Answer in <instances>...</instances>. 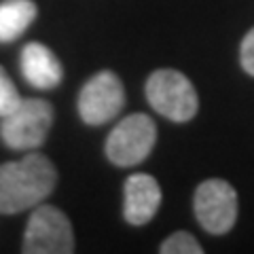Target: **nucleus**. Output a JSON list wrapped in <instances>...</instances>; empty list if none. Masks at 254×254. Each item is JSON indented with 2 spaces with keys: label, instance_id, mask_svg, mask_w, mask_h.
I'll use <instances>...</instances> for the list:
<instances>
[{
  "label": "nucleus",
  "instance_id": "8",
  "mask_svg": "<svg viewBox=\"0 0 254 254\" xmlns=\"http://www.w3.org/2000/svg\"><path fill=\"white\" fill-rule=\"evenodd\" d=\"M161 205V187L148 174H133L123 189V216L133 227H142L155 218Z\"/></svg>",
  "mask_w": 254,
  "mask_h": 254
},
{
  "label": "nucleus",
  "instance_id": "13",
  "mask_svg": "<svg viewBox=\"0 0 254 254\" xmlns=\"http://www.w3.org/2000/svg\"><path fill=\"white\" fill-rule=\"evenodd\" d=\"M240 62L242 68L248 72L250 76H254V28L244 36L242 47H240Z\"/></svg>",
  "mask_w": 254,
  "mask_h": 254
},
{
  "label": "nucleus",
  "instance_id": "2",
  "mask_svg": "<svg viewBox=\"0 0 254 254\" xmlns=\"http://www.w3.org/2000/svg\"><path fill=\"white\" fill-rule=\"evenodd\" d=\"M53 125V106L43 98H28L0 121V138L13 150H34L45 144Z\"/></svg>",
  "mask_w": 254,
  "mask_h": 254
},
{
  "label": "nucleus",
  "instance_id": "11",
  "mask_svg": "<svg viewBox=\"0 0 254 254\" xmlns=\"http://www.w3.org/2000/svg\"><path fill=\"white\" fill-rule=\"evenodd\" d=\"M159 252L161 254H203V248L190 233L176 231V233H172L168 240L161 242Z\"/></svg>",
  "mask_w": 254,
  "mask_h": 254
},
{
  "label": "nucleus",
  "instance_id": "3",
  "mask_svg": "<svg viewBox=\"0 0 254 254\" xmlns=\"http://www.w3.org/2000/svg\"><path fill=\"white\" fill-rule=\"evenodd\" d=\"M146 100L159 115L174 123H187L197 115L199 100L189 78L178 70H155L146 81Z\"/></svg>",
  "mask_w": 254,
  "mask_h": 254
},
{
  "label": "nucleus",
  "instance_id": "1",
  "mask_svg": "<svg viewBox=\"0 0 254 254\" xmlns=\"http://www.w3.org/2000/svg\"><path fill=\"white\" fill-rule=\"evenodd\" d=\"M58 170L49 157L28 153L19 161L0 165V214H19L36 208L53 193Z\"/></svg>",
  "mask_w": 254,
  "mask_h": 254
},
{
  "label": "nucleus",
  "instance_id": "7",
  "mask_svg": "<svg viewBox=\"0 0 254 254\" xmlns=\"http://www.w3.org/2000/svg\"><path fill=\"white\" fill-rule=\"evenodd\" d=\"M125 106L123 83L115 72L102 70L83 85L78 93V117L87 125H104Z\"/></svg>",
  "mask_w": 254,
  "mask_h": 254
},
{
  "label": "nucleus",
  "instance_id": "4",
  "mask_svg": "<svg viewBox=\"0 0 254 254\" xmlns=\"http://www.w3.org/2000/svg\"><path fill=\"white\" fill-rule=\"evenodd\" d=\"M23 254H72L74 233L68 216L55 205L38 203L23 233Z\"/></svg>",
  "mask_w": 254,
  "mask_h": 254
},
{
  "label": "nucleus",
  "instance_id": "9",
  "mask_svg": "<svg viewBox=\"0 0 254 254\" xmlns=\"http://www.w3.org/2000/svg\"><path fill=\"white\" fill-rule=\"evenodd\" d=\"M19 66L23 78L36 89H55L64 78V68L58 55L36 41L28 43L21 49Z\"/></svg>",
  "mask_w": 254,
  "mask_h": 254
},
{
  "label": "nucleus",
  "instance_id": "10",
  "mask_svg": "<svg viewBox=\"0 0 254 254\" xmlns=\"http://www.w3.org/2000/svg\"><path fill=\"white\" fill-rule=\"evenodd\" d=\"M36 4L32 0H2L0 2V43H13L36 19Z\"/></svg>",
  "mask_w": 254,
  "mask_h": 254
},
{
  "label": "nucleus",
  "instance_id": "5",
  "mask_svg": "<svg viewBox=\"0 0 254 254\" xmlns=\"http://www.w3.org/2000/svg\"><path fill=\"white\" fill-rule=\"evenodd\" d=\"M157 140L155 121L148 115H129L119 123L106 140V157L117 168H133L150 155Z\"/></svg>",
  "mask_w": 254,
  "mask_h": 254
},
{
  "label": "nucleus",
  "instance_id": "6",
  "mask_svg": "<svg viewBox=\"0 0 254 254\" xmlns=\"http://www.w3.org/2000/svg\"><path fill=\"white\" fill-rule=\"evenodd\" d=\"M195 216L212 235H225L237 220V193L222 178H210L195 190Z\"/></svg>",
  "mask_w": 254,
  "mask_h": 254
},
{
  "label": "nucleus",
  "instance_id": "12",
  "mask_svg": "<svg viewBox=\"0 0 254 254\" xmlns=\"http://www.w3.org/2000/svg\"><path fill=\"white\" fill-rule=\"evenodd\" d=\"M19 102H21V95L17 91V87L11 81V76L6 74V70L0 66V119L17 108Z\"/></svg>",
  "mask_w": 254,
  "mask_h": 254
}]
</instances>
